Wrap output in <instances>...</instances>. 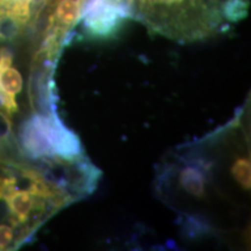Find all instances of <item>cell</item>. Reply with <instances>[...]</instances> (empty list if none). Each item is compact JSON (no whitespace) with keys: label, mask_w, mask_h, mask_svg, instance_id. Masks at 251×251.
<instances>
[{"label":"cell","mask_w":251,"mask_h":251,"mask_svg":"<svg viewBox=\"0 0 251 251\" xmlns=\"http://www.w3.org/2000/svg\"><path fill=\"white\" fill-rule=\"evenodd\" d=\"M150 33L193 43L226 33L247 17L249 0H122Z\"/></svg>","instance_id":"cell-1"},{"label":"cell","mask_w":251,"mask_h":251,"mask_svg":"<svg viewBox=\"0 0 251 251\" xmlns=\"http://www.w3.org/2000/svg\"><path fill=\"white\" fill-rule=\"evenodd\" d=\"M128 19L129 11L122 0H87L79 24L89 36L106 39L114 35Z\"/></svg>","instance_id":"cell-2"}]
</instances>
